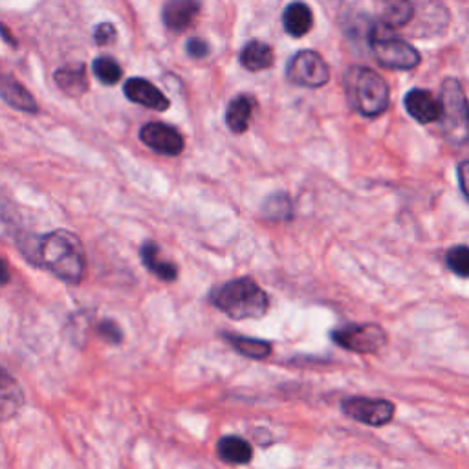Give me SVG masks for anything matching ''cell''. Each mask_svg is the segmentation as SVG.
<instances>
[{"label":"cell","mask_w":469,"mask_h":469,"mask_svg":"<svg viewBox=\"0 0 469 469\" xmlns=\"http://www.w3.org/2000/svg\"><path fill=\"white\" fill-rule=\"evenodd\" d=\"M56 83L61 86L63 92L68 95L79 97L88 90V76L86 68L81 63L67 65L56 72Z\"/></svg>","instance_id":"cell-17"},{"label":"cell","mask_w":469,"mask_h":469,"mask_svg":"<svg viewBox=\"0 0 469 469\" xmlns=\"http://www.w3.org/2000/svg\"><path fill=\"white\" fill-rule=\"evenodd\" d=\"M140 255H141V263L143 266L154 274L158 279L166 281V283H173L176 277H178V268L176 265H173L171 260H166L162 258V251H160V246L152 242V240H147L143 242L141 249H140Z\"/></svg>","instance_id":"cell-12"},{"label":"cell","mask_w":469,"mask_h":469,"mask_svg":"<svg viewBox=\"0 0 469 469\" xmlns=\"http://www.w3.org/2000/svg\"><path fill=\"white\" fill-rule=\"evenodd\" d=\"M125 95L132 101V103H138V105L141 107H147L150 111H158V113H164L169 109V99L156 88L152 83H149L147 79H140V77H134V79H129L125 83Z\"/></svg>","instance_id":"cell-11"},{"label":"cell","mask_w":469,"mask_h":469,"mask_svg":"<svg viewBox=\"0 0 469 469\" xmlns=\"http://www.w3.org/2000/svg\"><path fill=\"white\" fill-rule=\"evenodd\" d=\"M196 0H169L164 8V23L173 32H184L198 15Z\"/></svg>","instance_id":"cell-14"},{"label":"cell","mask_w":469,"mask_h":469,"mask_svg":"<svg viewBox=\"0 0 469 469\" xmlns=\"http://www.w3.org/2000/svg\"><path fill=\"white\" fill-rule=\"evenodd\" d=\"M224 339L242 356L249 359H266L272 356V343L265 339H255V338H246V336H237V334H224Z\"/></svg>","instance_id":"cell-20"},{"label":"cell","mask_w":469,"mask_h":469,"mask_svg":"<svg viewBox=\"0 0 469 469\" xmlns=\"http://www.w3.org/2000/svg\"><path fill=\"white\" fill-rule=\"evenodd\" d=\"M414 17V6L410 0H387L382 12L380 28L391 32L407 26Z\"/></svg>","instance_id":"cell-18"},{"label":"cell","mask_w":469,"mask_h":469,"mask_svg":"<svg viewBox=\"0 0 469 469\" xmlns=\"http://www.w3.org/2000/svg\"><path fill=\"white\" fill-rule=\"evenodd\" d=\"M341 410L348 416V419H352L359 424L382 428V426H387L392 422L396 407L389 400L354 396V398H347L341 401Z\"/></svg>","instance_id":"cell-8"},{"label":"cell","mask_w":469,"mask_h":469,"mask_svg":"<svg viewBox=\"0 0 469 469\" xmlns=\"http://www.w3.org/2000/svg\"><path fill=\"white\" fill-rule=\"evenodd\" d=\"M92 70L95 77L105 85H116L122 79V67L113 58H97Z\"/></svg>","instance_id":"cell-25"},{"label":"cell","mask_w":469,"mask_h":469,"mask_svg":"<svg viewBox=\"0 0 469 469\" xmlns=\"http://www.w3.org/2000/svg\"><path fill=\"white\" fill-rule=\"evenodd\" d=\"M438 122L447 141L460 145L469 140V101L462 85L453 77L442 85Z\"/></svg>","instance_id":"cell-4"},{"label":"cell","mask_w":469,"mask_h":469,"mask_svg":"<svg viewBox=\"0 0 469 469\" xmlns=\"http://www.w3.org/2000/svg\"><path fill=\"white\" fill-rule=\"evenodd\" d=\"M219 456L231 465H244L253 458V447L240 437H224L219 442Z\"/></svg>","instance_id":"cell-19"},{"label":"cell","mask_w":469,"mask_h":469,"mask_svg":"<svg viewBox=\"0 0 469 469\" xmlns=\"http://www.w3.org/2000/svg\"><path fill=\"white\" fill-rule=\"evenodd\" d=\"M212 304L231 320H258L270 308L268 293L249 277H239L215 288L210 295Z\"/></svg>","instance_id":"cell-2"},{"label":"cell","mask_w":469,"mask_h":469,"mask_svg":"<svg viewBox=\"0 0 469 469\" xmlns=\"http://www.w3.org/2000/svg\"><path fill=\"white\" fill-rule=\"evenodd\" d=\"M0 405L8 414H14L23 405V391L17 380L3 367H0Z\"/></svg>","instance_id":"cell-22"},{"label":"cell","mask_w":469,"mask_h":469,"mask_svg":"<svg viewBox=\"0 0 469 469\" xmlns=\"http://www.w3.org/2000/svg\"><path fill=\"white\" fill-rule=\"evenodd\" d=\"M0 97H3L10 107L23 113H37L35 97L12 76L0 74Z\"/></svg>","instance_id":"cell-13"},{"label":"cell","mask_w":469,"mask_h":469,"mask_svg":"<svg viewBox=\"0 0 469 469\" xmlns=\"http://www.w3.org/2000/svg\"><path fill=\"white\" fill-rule=\"evenodd\" d=\"M94 39L99 46H109L116 41V28L111 24V23H103L95 28V33H94Z\"/></svg>","instance_id":"cell-27"},{"label":"cell","mask_w":469,"mask_h":469,"mask_svg":"<svg viewBox=\"0 0 469 469\" xmlns=\"http://www.w3.org/2000/svg\"><path fill=\"white\" fill-rule=\"evenodd\" d=\"M140 138L149 149L164 156H178L184 150V136L166 123H147L141 127Z\"/></svg>","instance_id":"cell-9"},{"label":"cell","mask_w":469,"mask_h":469,"mask_svg":"<svg viewBox=\"0 0 469 469\" xmlns=\"http://www.w3.org/2000/svg\"><path fill=\"white\" fill-rule=\"evenodd\" d=\"M345 94L354 111L365 118H378L389 109L387 81L367 67H352L345 76Z\"/></svg>","instance_id":"cell-3"},{"label":"cell","mask_w":469,"mask_h":469,"mask_svg":"<svg viewBox=\"0 0 469 469\" xmlns=\"http://www.w3.org/2000/svg\"><path fill=\"white\" fill-rule=\"evenodd\" d=\"M458 182H460V189H462L464 196L469 200V160H465L458 166Z\"/></svg>","instance_id":"cell-29"},{"label":"cell","mask_w":469,"mask_h":469,"mask_svg":"<svg viewBox=\"0 0 469 469\" xmlns=\"http://www.w3.org/2000/svg\"><path fill=\"white\" fill-rule=\"evenodd\" d=\"M286 77L299 86L321 88L330 81V68L318 51L302 50L290 59L286 67Z\"/></svg>","instance_id":"cell-7"},{"label":"cell","mask_w":469,"mask_h":469,"mask_svg":"<svg viewBox=\"0 0 469 469\" xmlns=\"http://www.w3.org/2000/svg\"><path fill=\"white\" fill-rule=\"evenodd\" d=\"M12 281V270L6 260L0 257V286H6Z\"/></svg>","instance_id":"cell-30"},{"label":"cell","mask_w":469,"mask_h":469,"mask_svg":"<svg viewBox=\"0 0 469 469\" xmlns=\"http://www.w3.org/2000/svg\"><path fill=\"white\" fill-rule=\"evenodd\" d=\"M0 35H3V39H5L6 42H10L12 46H17V41L8 33V28H6L5 24H0Z\"/></svg>","instance_id":"cell-31"},{"label":"cell","mask_w":469,"mask_h":469,"mask_svg":"<svg viewBox=\"0 0 469 469\" xmlns=\"http://www.w3.org/2000/svg\"><path fill=\"white\" fill-rule=\"evenodd\" d=\"M403 107L407 114L422 125L440 120V101L422 88H412L403 97Z\"/></svg>","instance_id":"cell-10"},{"label":"cell","mask_w":469,"mask_h":469,"mask_svg":"<svg viewBox=\"0 0 469 469\" xmlns=\"http://www.w3.org/2000/svg\"><path fill=\"white\" fill-rule=\"evenodd\" d=\"M17 246L37 268H44L67 283H79L86 272V255L77 235L56 230L44 235H19Z\"/></svg>","instance_id":"cell-1"},{"label":"cell","mask_w":469,"mask_h":469,"mask_svg":"<svg viewBox=\"0 0 469 469\" xmlns=\"http://www.w3.org/2000/svg\"><path fill=\"white\" fill-rule=\"evenodd\" d=\"M240 65L248 72H263L274 67V50L260 41H249L240 51Z\"/></svg>","instance_id":"cell-15"},{"label":"cell","mask_w":469,"mask_h":469,"mask_svg":"<svg viewBox=\"0 0 469 469\" xmlns=\"http://www.w3.org/2000/svg\"><path fill=\"white\" fill-rule=\"evenodd\" d=\"M210 54V46H207L205 41L193 37L187 41V56H191L193 59H203Z\"/></svg>","instance_id":"cell-28"},{"label":"cell","mask_w":469,"mask_h":469,"mask_svg":"<svg viewBox=\"0 0 469 469\" xmlns=\"http://www.w3.org/2000/svg\"><path fill=\"white\" fill-rule=\"evenodd\" d=\"M284 32L292 37H304L314 28V14L304 3H292L283 14Z\"/></svg>","instance_id":"cell-16"},{"label":"cell","mask_w":469,"mask_h":469,"mask_svg":"<svg viewBox=\"0 0 469 469\" xmlns=\"http://www.w3.org/2000/svg\"><path fill=\"white\" fill-rule=\"evenodd\" d=\"M292 213H293V205L286 193H275V194L268 196L263 205V215L274 222L290 221Z\"/></svg>","instance_id":"cell-23"},{"label":"cell","mask_w":469,"mask_h":469,"mask_svg":"<svg viewBox=\"0 0 469 469\" xmlns=\"http://www.w3.org/2000/svg\"><path fill=\"white\" fill-rule=\"evenodd\" d=\"M369 46L376 61L391 70H412L420 65V51L403 39L392 37L378 28L369 35Z\"/></svg>","instance_id":"cell-5"},{"label":"cell","mask_w":469,"mask_h":469,"mask_svg":"<svg viewBox=\"0 0 469 469\" xmlns=\"http://www.w3.org/2000/svg\"><path fill=\"white\" fill-rule=\"evenodd\" d=\"M447 268L458 275L467 279L469 277V246H455L446 253Z\"/></svg>","instance_id":"cell-24"},{"label":"cell","mask_w":469,"mask_h":469,"mask_svg":"<svg viewBox=\"0 0 469 469\" xmlns=\"http://www.w3.org/2000/svg\"><path fill=\"white\" fill-rule=\"evenodd\" d=\"M251 120V101L246 95H237L231 99L226 111V123L231 132L242 134L248 131Z\"/></svg>","instance_id":"cell-21"},{"label":"cell","mask_w":469,"mask_h":469,"mask_svg":"<svg viewBox=\"0 0 469 469\" xmlns=\"http://www.w3.org/2000/svg\"><path fill=\"white\" fill-rule=\"evenodd\" d=\"M332 341L356 354H374L383 348L389 341L387 332L380 325L361 323V325H345L332 332Z\"/></svg>","instance_id":"cell-6"},{"label":"cell","mask_w":469,"mask_h":469,"mask_svg":"<svg viewBox=\"0 0 469 469\" xmlns=\"http://www.w3.org/2000/svg\"><path fill=\"white\" fill-rule=\"evenodd\" d=\"M97 332H99V336H103V339L113 343V345H118V343H122V339H123L122 329H120L118 323L113 321V320H105L103 323H99Z\"/></svg>","instance_id":"cell-26"}]
</instances>
